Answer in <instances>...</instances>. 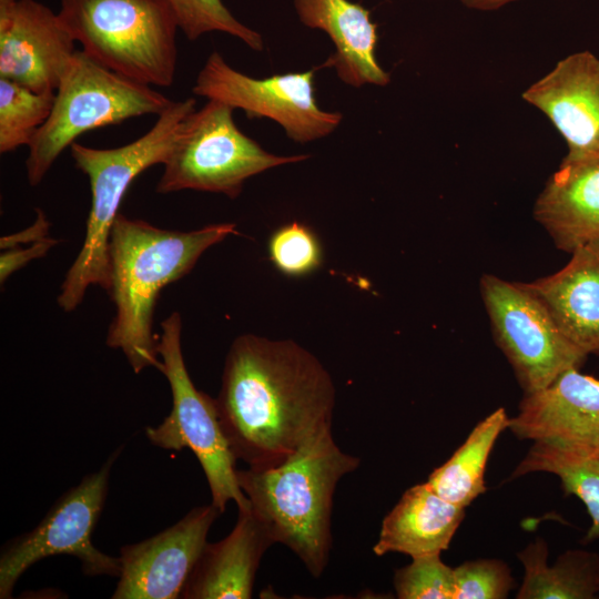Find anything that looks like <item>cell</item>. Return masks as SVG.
Returning a JSON list of instances; mask_svg holds the SVG:
<instances>
[{
	"label": "cell",
	"mask_w": 599,
	"mask_h": 599,
	"mask_svg": "<svg viewBox=\"0 0 599 599\" xmlns=\"http://www.w3.org/2000/svg\"><path fill=\"white\" fill-rule=\"evenodd\" d=\"M526 285L577 347L599 355V240L573 250L558 272Z\"/></svg>",
	"instance_id": "obj_19"
},
{
	"label": "cell",
	"mask_w": 599,
	"mask_h": 599,
	"mask_svg": "<svg viewBox=\"0 0 599 599\" xmlns=\"http://www.w3.org/2000/svg\"><path fill=\"white\" fill-rule=\"evenodd\" d=\"M394 588L399 599H454V568L440 554L416 557L395 570Z\"/></svg>",
	"instance_id": "obj_27"
},
{
	"label": "cell",
	"mask_w": 599,
	"mask_h": 599,
	"mask_svg": "<svg viewBox=\"0 0 599 599\" xmlns=\"http://www.w3.org/2000/svg\"><path fill=\"white\" fill-rule=\"evenodd\" d=\"M50 226L51 224L44 212L37 209V217L33 224L18 233L2 236L0 240V247L2 250H10L19 247L21 244L38 242L48 236Z\"/></svg>",
	"instance_id": "obj_30"
},
{
	"label": "cell",
	"mask_w": 599,
	"mask_h": 599,
	"mask_svg": "<svg viewBox=\"0 0 599 599\" xmlns=\"http://www.w3.org/2000/svg\"><path fill=\"white\" fill-rule=\"evenodd\" d=\"M274 544L270 529L251 507L238 509L232 531L204 546L181 598H251L262 557Z\"/></svg>",
	"instance_id": "obj_16"
},
{
	"label": "cell",
	"mask_w": 599,
	"mask_h": 599,
	"mask_svg": "<svg viewBox=\"0 0 599 599\" xmlns=\"http://www.w3.org/2000/svg\"><path fill=\"white\" fill-rule=\"evenodd\" d=\"M454 599H505L515 587L508 565L500 559L467 560L454 568Z\"/></svg>",
	"instance_id": "obj_28"
},
{
	"label": "cell",
	"mask_w": 599,
	"mask_h": 599,
	"mask_svg": "<svg viewBox=\"0 0 599 599\" xmlns=\"http://www.w3.org/2000/svg\"><path fill=\"white\" fill-rule=\"evenodd\" d=\"M55 92H35L0 78V152L8 153L29 146L48 120Z\"/></svg>",
	"instance_id": "obj_24"
},
{
	"label": "cell",
	"mask_w": 599,
	"mask_h": 599,
	"mask_svg": "<svg viewBox=\"0 0 599 599\" xmlns=\"http://www.w3.org/2000/svg\"><path fill=\"white\" fill-rule=\"evenodd\" d=\"M195 105L193 98L172 101L145 134L119 148L95 149L78 142L70 146L74 165L89 177L91 207L83 245L58 296L63 311L75 309L91 285L108 291L109 240L122 199L136 176L153 165L165 163L183 122Z\"/></svg>",
	"instance_id": "obj_4"
},
{
	"label": "cell",
	"mask_w": 599,
	"mask_h": 599,
	"mask_svg": "<svg viewBox=\"0 0 599 599\" xmlns=\"http://www.w3.org/2000/svg\"><path fill=\"white\" fill-rule=\"evenodd\" d=\"M508 428L520 439L559 440L599 448V379L571 368L525 394Z\"/></svg>",
	"instance_id": "obj_15"
},
{
	"label": "cell",
	"mask_w": 599,
	"mask_h": 599,
	"mask_svg": "<svg viewBox=\"0 0 599 599\" xmlns=\"http://www.w3.org/2000/svg\"><path fill=\"white\" fill-rule=\"evenodd\" d=\"M599 450V448H597Z\"/></svg>",
	"instance_id": "obj_32"
},
{
	"label": "cell",
	"mask_w": 599,
	"mask_h": 599,
	"mask_svg": "<svg viewBox=\"0 0 599 599\" xmlns=\"http://www.w3.org/2000/svg\"><path fill=\"white\" fill-rule=\"evenodd\" d=\"M539 471L556 475L565 495H575L586 506L591 525L583 542L599 538V450L559 440H534L509 479Z\"/></svg>",
	"instance_id": "obj_22"
},
{
	"label": "cell",
	"mask_w": 599,
	"mask_h": 599,
	"mask_svg": "<svg viewBox=\"0 0 599 599\" xmlns=\"http://www.w3.org/2000/svg\"><path fill=\"white\" fill-rule=\"evenodd\" d=\"M233 111L226 103L207 100L185 119L163 164L158 193L194 190L235 199L247 179L308 159L307 154L276 155L265 151L238 130Z\"/></svg>",
	"instance_id": "obj_7"
},
{
	"label": "cell",
	"mask_w": 599,
	"mask_h": 599,
	"mask_svg": "<svg viewBox=\"0 0 599 599\" xmlns=\"http://www.w3.org/2000/svg\"><path fill=\"white\" fill-rule=\"evenodd\" d=\"M548 545L537 538L518 552L524 580L518 599H591L599 593V556L569 549L547 565Z\"/></svg>",
	"instance_id": "obj_21"
},
{
	"label": "cell",
	"mask_w": 599,
	"mask_h": 599,
	"mask_svg": "<svg viewBox=\"0 0 599 599\" xmlns=\"http://www.w3.org/2000/svg\"><path fill=\"white\" fill-rule=\"evenodd\" d=\"M465 6L479 10H495L516 0H460Z\"/></svg>",
	"instance_id": "obj_31"
},
{
	"label": "cell",
	"mask_w": 599,
	"mask_h": 599,
	"mask_svg": "<svg viewBox=\"0 0 599 599\" xmlns=\"http://www.w3.org/2000/svg\"><path fill=\"white\" fill-rule=\"evenodd\" d=\"M297 16L308 28L323 30L335 52L326 65L354 88L365 84L387 85L389 74L375 57L377 26L363 6L349 0H294Z\"/></svg>",
	"instance_id": "obj_18"
},
{
	"label": "cell",
	"mask_w": 599,
	"mask_h": 599,
	"mask_svg": "<svg viewBox=\"0 0 599 599\" xmlns=\"http://www.w3.org/2000/svg\"><path fill=\"white\" fill-rule=\"evenodd\" d=\"M479 290L495 342L525 394L539 390L564 372L580 369L585 364L588 355L561 332L526 283L485 274Z\"/></svg>",
	"instance_id": "obj_9"
},
{
	"label": "cell",
	"mask_w": 599,
	"mask_h": 599,
	"mask_svg": "<svg viewBox=\"0 0 599 599\" xmlns=\"http://www.w3.org/2000/svg\"><path fill=\"white\" fill-rule=\"evenodd\" d=\"M465 517V508L435 493L427 483L402 495L385 516L373 551L376 556L400 552L413 558L441 554Z\"/></svg>",
	"instance_id": "obj_20"
},
{
	"label": "cell",
	"mask_w": 599,
	"mask_h": 599,
	"mask_svg": "<svg viewBox=\"0 0 599 599\" xmlns=\"http://www.w3.org/2000/svg\"><path fill=\"white\" fill-rule=\"evenodd\" d=\"M156 352L162 358L160 372L172 393V409L156 427L145 428L148 439L170 450L191 449L205 474L212 504L224 512L229 501L238 509L251 504L236 479L234 457L220 424L215 398L193 384L183 357L182 318L177 312L161 322Z\"/></svg>",
	"instance_id": "obj_8"
},
{
	"label": "cell",
	"mask_w": 599,
	"mask_h": 599,
	"mask_svg": "<svg viewBox=\"0 0 599 599\" xmlns=\"http://www.w3.org/2000/svg\"><path fill=\"white\" fill-rule=\"evenodd\" d=\"M534 216L565 252L599 240V155L562 161L539 194Z\"/></svg>",
	"instance_id": "obj_17"
},
{
	"label": "cell",
	"mask_w": 599,
	"mask_h": 599,
	"mask_svg": "<svg viewBox=\"0 0 599 599\" xmlns=\"http://www.w3.org/2000/svg\"><path fill=\"white\" fill-rule=\"evenodd\" d=\"M236 233L234 223L182 232L119 213L109 240V288L115 305L106 345L121 349L135 374L161 369L152 332L154 307L166 285L189 274L211 246Z\"/></svg>",
	"instance_id": "obj_2"
},
{
	"label": "cell",
	"mask_w": 599,
	"mask_h": 599,
	"mask_svg": "<svg viewBox=\"0 0 599 599\" xmlns=\"http://www.w3.org/2000/svg\"><path fill=\"white\" fill-rule=\"evenodd\" d=\"M58 243V240L47 236L32 243L29 247L7 250L0 256L1 283H4L12 273L26 266L32 260L44 256Z\"/></svg>",
	"instance_id": "obj_29"
},
{
	"label": "cell",
	"mask_w": 599,
	"mask_h": 599,
	"mask_svg": "<svg viewBox=\"0 0 599 599\" xmlns=\"http://www.w3.org/2000/svg\"><path fill=\"white\" fill-rule=\"evenodd\" d=\"M212 502L196 506L181 520L151 538L120 551L119 582L113 599H176L221 515Z\"/></svg>",
	"instance_id": "obj_12"
},
{
	"label": "cell",
	"mask_w": 599,
	"mask_h": 599,
	"mask_svg": "<svg viewBox=\"0 0 599 599\" xmlns=\"http://www.w3.org/2000/svg\"><path fill=\"white\" fill-rule=\"evenodd\" d=\"M186 38L196 40L207 32H224L238 38L255 51L264 48L260 33L241 23L222 0H166Z\"/></svg>",
	"instance_id": "obj_25"
},
{
	"label": "cell",
	"mask_w": 599,
	"mask_h": 599,
	"mask_svg": "<svg viewBox=\"0 0 599 599\" xmlns=\"http://www.w3.org/2000/svg\"><path fill=\"white\" fill-rule=\"evenodd\" d=\"M314 69L306 72L251 78L212 52L200 70L193 93L243 110L248 118L277 122L295 142L306 143L331 134L341 123L339 112L322 110L314 97Z\"/></svg>",
	"instance_id": "obj_11"
},
{
	"label": "cell",
	"mask_w": 599,
	"mask_h": 599,
	"mask_svg": "<svg viewBox=\"0 0 599 599\" xmlns=\"http://www.w3.org/2000/svg\"><path fill=\"white\" fill-rule=\"evenodd\" d=\"M359 464L326 429L277 466L236 469V479L275 544L290 548L318 578L329 560L336 486Z\"/></svg>",
	"instance_id": "obj_3"
},
{
	"label": "cell",
	"mask_w": 599,
	"mask_h": 599,
	"mask_svg": "<svg viewBox=\"0 0 599 599\" xmlns=\"http://www.w3.org/2000/svg\"><path fill=\"white\" fill-rule=\"evenodd\" d=\"M509 417L499 407L480 420L451 457L434 469L428 486L446 500L469 506L486 491L485 471L490 451L499 435L508 428Z\"/></svg>",
	"instance_id": "obj_23"
},
{
	"label": "cell",
	"mask_w": 599,
	"mask_h": 599,
	"mask_svg": "<svg viewBox=\"0 0 599 599\" xmlns=\"http://www.w3.org/2000/svg\"><path fill=\"white\" fill-rule=\"evenodd\" d=\"M544 112L565 139L562 161L599 155V59L590 51L575 52L522 93Z\"/></svg>",
	"instance_id": "obj_14"
},
{
	"label": "cell",
	"mask_w": 599,
	"mask_h": 599,
	"mask_svg": "<svg viewBox=\"0 0 599 599\" xmlns=\"http://www.w3.org/2000/svg\"><path fill=\"white\" fill-rule=\"evenodd\" d=\"M335 395L327 369L300 344L243 334L226 354L215 402L236 460L263 469L332 429Z\"/></svg>",
	"instance_id": "obj_1"
},
{
	"label": "cell",
	"mask_w": 599,
	"mask_h": 599,
	"mask_svg": "<svg viewBox=\"0 0 599 599\" xmlns=\"http://www.w3.org/2000/svg\"><path fill=\"white\" fill-rule=\"evenodd\" d=\"M58 14L103 67L148 85L174 82L179 26L166 0H61Z\"/></svg>",
	"instance_id": "obj_5"
},
{
	"label": "cell",
	"mask_w": 599,
	"mask_h": 599,
	"mask_svg": "<svg viewBox=\"0 0 599 599\" xmlns=\"http://www.w3.org/2000/svg\"><path fill=\"white\" fill-rule=\"evenodd\" d=\"M171 103L151 85L121 75L77 50L55 90L48 120L28 146L30 185L40 184L81 134L145 114L159 115Z\"/></svg>",
	"instance_id": "obj_6"
},
{
	"label": "cell",
	"mask_w": 599,
	"mask_h": 599,
	"mask_svg": "<svg viewBox=\"0 0 599 599\" xmlns=\"http://www.w3.org/2000/svg\"><path fill=\"white\" fill-rule=\"evenodd\" d=\"M119 450L98 471L87 475L79 485L62 495L34 529L3 548L0 556V598H11L14 585L28 568L55 555L79 559L87 576L119 577V558L103 554L92 542L103 510L111 467Z\"/></svg>",
	"instance_id": "obj_10"
},
{
	"label": "cell",
	"mask_w": 599,
	"mask_h": 599,
	"mask_svg": "<svg viewBox=\"0 0 599 599\" xmlns=\"http://www.w3.org/2000/svg\"><path fill=\"white\" fill-rule=\"evenodd\" d=\"M267 248L273 265L287 276L311 274L322 264V247L317 236L300 222H291L275 230Z\"/></svg>",
	"instance_id": "obj_26"
},
{
	"label": "cell",
	"mask_w": 599,
	"mask_h": 599,
	"mask_svg": "<svg viewBox=\"0 0 599 599\" xmlns=\"http://www.w3.org/2000/svg\"><path fill=\"white\" fill-rule=\"evenodd\" d=\"M58 13L35 0H0V78L55 92L77 51Z\"/></svg>",
	"instance_id": "obj_13"
}]
</instances>
